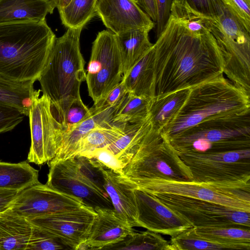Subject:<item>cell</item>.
Returning <instances> with one entry per match:
<instances>
[{
  "label": "cell",
  "mask_w": 250,
  "mask_h": 250,
  "mask_svg": "<svg viewBox=\"0 0 250 250\" xmlns=\"http://www.w3.org/2000/svg\"><path fill=\"white\" fill-rule=\"evenodd\" d=\"M153 48V99L190 89L223 73V54L212 33L193 34L171 16Z\"/></svg>",
  "instance_id": "1"
},
{
  "label": "cell",
  "mask_w": 250,
  "mask_h": 250,
  "mask_svg": "<svg viewBox=\"0 0 250 250\" xmlns=\"http://www.w3.org/2000/svg\"><path fill=\"white\" fill-rule=\"evenodd\" d=\"M56 38L46 20L0 23V75L35 82L46 65Z\"/></svg>",
  "instance_id": "2"
},
{
  "label": "cell",
  "mask_w": 250,
  "mask_h": 250,
  "mask_svg": "<svg viewBox=\"0 0 250 250\" xmlns=\"http://www.w3.org/2000/svg\"><path fill=\"white\" fill-rule=\"evenodd\" d=\"M82 30L68 28L62 36L56 38L37 80L42 94L50 101L53 114L59 125L72 103L81 99L80 86L85 81V62L80 45Z\"/></svg>",
  "instance_id": "3"
},
{
  "label": "cell",
  "mask_w": 250,
  "mask_h": 250,
  "mask_svg": "<svg viewBox=\"0 0 250 250\" xmlns=\"http://www.w3.org/2000/svg\"><path fill=\"white\" fill-rule=\"evenodd\" d=\"M250 111V95L222 74L189 89L172 122L161 131L167 139L214 116Z\"/></svg>",
  "instance_id": "4"
},
{
  "label": "cell",
  "mask_w": 250,
  "mask_h": 250,
  "mask_svg": "<svg viewBox=\"0 0 250 250\" xmlns=\"http://www.w3.org/2000/svg\"><path fill=\"white\" fill-rule=\"evenodd\" d=\"M167 139L179 155L250 148V111L209 118Z\"/></svg>",
  "instance_id": "5"
},
{
  "label": "cell",
  "mask_w": 250,
  "mask_h": 250,
  "mask_svg": "<svg viewBox=\"0 0 250 250\" xmlns=\"http://www.w3.org/2000/svg\"><path fill=\"white\" fill-rule=\"evenodd\" d=\"M219 9L216 18H208V28L222 51L223 74L250 95V32L223 0H219Z\"/></svg>",
  "instance_id": "6"
},
{
  "label": "cell",
  "mask_w": 250,
  "mask_h": 250,
  "mask_svg": "<svg viewBox=\"0 0 250 250\" xmlns=\"http://www.w3.org/2000/svg\"><path fill=\"white\" fill-rule=\"evenodd\" d=\"M121 176L132 188L150 194H176L250 212V183L198 182Z\"/></svg>",
  "instance_id": "7"
},
{
  "label": "cell",
  "mask_w": 250,
  "mask_h": 250,
  "mask_svg": "<svg viewBox=\"0 0 250 250\" xmlns=\"http://www.w3.org/2000/svg\"><path fill=\"white\" fill-rule=\"evenodd\" d=\"M127 177L192 181L193 177L168 140L152 127L123 169Z\"/></svg>",
  "instance_id": "8"
},
{
  "label": "cell",
  "mask_w": 250,
  "mask_h": 250,
  "mask_svg": "<svg viewBox=\"0 0 250 250\" xmlns=\"http://www.w3.org/2000/svg\"><path fill=\"white\" fill-rule=\"evenodd\" d=\"M193 181L221 183H250V148L216 153L179 154Z\"/></svg>",
  "instance_id": "9"
},
{
  "label": "cell",
  "mask_w": 250,
  "mask_h": 250,
  "mask_svg": "<svg viewBox=\"0 0 250 250\" xmlns=\"http://www.w3.org/2000/svg\"><path fill=\"white\" fill-rule=\"evenodd\" d=\"M122 59L116 34L98 32L92 43L85 81L94 104L104 98L122 81Z\"/></svg>",
  "instance_id": "10"
},
{
  "label": "cell",
  "mask_w": 250,
  "mask_h": 250,
  "mask_svg": "<svg viewBox=\"0 0 250 250\" xmlns=\"http://www.w3.org/2000/svg\"><path fill=\"white\" fill-rule=\"evenodd\" d=\"M150 194L186 218L193 227H235L250 229V212L176 194L159 193Z\"/></svg>",
  "instance_id": "11"
},
{
  "label": "cell",
  "mask_w": 250,
  "mask_h": 250,
  "mask_svg": "<svg viewBox=\"0 0 250 250\" xmlns=\"http://www.w3.org/2000/svg\"><path fill=\"white\" fill-rule=\"evenodd\" d=\"M38 90L29 111L28 117L31 146L28 162L42 165L52 160L56 155L61 142L59 122L52 113L51 102Z\"/></svg>",
  "instance_id": "12"
},
{
  "label": "cell",
  "mask_w": 250,
  "mask_h": 250,
  "mask_svg": "<svg viewBox=\"0 0 250 250\" xmlns=\"http://www.w3.org/2000/svg\"><path fill=\"white\" fill-rule=\"evenodd\" d=\"M87 207L80 199L40 182L20 191L5 212L29 220Z\"/></svg>",
  "instance_id": "13"
},
{
  "label": "cell",
  "mask_w": 250,
  "mask_h": 250,
  "mask_svg": "<svg viewBox=\"0 0 250 250\" xmlns=\"http://www.w3.org/2000/svg\"><path fill=\"white\" fill-rule=\"evenodd\" d=\"M48 165L47 186L80 199L94 210L97 208L114 209L109 197L97 190L82 174L74 158Z\"/></svg>",
  "instance_id": "14"
},
{
  "label": "cell",
  "mask_w": 250,
  "mask_h": 250,
  "mask_svg": "<svg viewBox=\"0 0 250 250\" xmlns=\"http://www.w3.org/2000/svg\"><path fill=\"white\" fill-rule=\"evenodd\" d=\"M96 214L92 208L87 207L27 220L58 238L69 249L78 250L86 241Z\"/></svg>",
  "instance_id": "15"
},
{
  "label": "cell",
  "mask_w": 250,
  "mask_h": 250,
  "mask_svg": "<svg viewBox=\"0 0 250 250\" xmlns=\"http://www.w3.org/2000/svg\"><path fill=\"white\" fill-rule=\"evenodd\" d=\"M137 220L140 227L159 234L175 236L193 227L191 223L152 195L133 188Z\"/></svg>",
  "instance_id": "16"
},
{
  "label": "cell",
  "mask_w": 250,
  "mask_h": 250,
  "mask_svg": "<svg viewBox=\"0 0 250 250\" xmlns=\"http://www.w3.org/2000/svg\"><path fill=\"white\" fill-rule=\"evenodd\" d=\"M95 11L107 30L116 35L140 28L151 30L155 26L137 0H98Z\"/></svg>",
  "instance_id": "17"
},
{
  "label": "cell",
  "mask_w": 250,
  "mask_h": 250,
  "mask_svg": "<svg viewBox=\"0 0 250 250\" xmlns=\"http://www.w3.org/2000/svg\"><path fill=\"white\" fill-rule=\"evenodd\" d=\"M96 216L88 237L79 250H107L119 243L135 230L123 221L114 209L96 208Z\"/></svg>",
  "instance_id": "18"
},
{
  "label": "cell",
  "mask_w": 250,
  "mask_h": 250,
  "mask_svg": "<svg viewBox=\"0 0 250 250\" xmlns=\"http://www.w3.org/2000/svg\"><path fill=\"white\" fill-rule=\"evenodd\" d=\"M104 188L118 216L130 227H140L133 188L112 170L103 168Z\"/></svg>",
  "instance_id": "19"
},
{
  "label": "cell",
  "mask_w": 250,
  "mask_h": 250,
  "mask_svg": "<svg viewBox=\"0 0 250 250\" xmlns=\"http://www.w3.org/2000/svg\"><path fill=\"white\" fill-rule=\"evenodd\" d=\"M90 115L79 124L61 131V142L55 157L48 165L74 158L77 155L82 139L92 129L112 122L94 113L93 108Z\"/></svg>",
  "instance_id": "20"
},
{
  "label": "cell",
  "mask_w": 250,
  "mask_h": 250,
  "mask_svg": "<svg viewBox=\"0 0 250 250\" xmlns=\"http://www.w3.org/2000/svg\"><path fill=\"white\" fill-rule=\"evenodd\" d=\"M54 9L50 0H0V23L45 20Z\"/></svg>",
  "instance_id": "21"
},
{
  "label": "cell",
  "mask_w": 250,
  "mask_h": 250,
  "mask_svg": "<svg viewBox=\"0 0 250 250\" xmlns=\"http://www.w3.org/2000/svg\"><path fill=\"white\" fill-rule=\"evenodd\" d=\"M150 30L140 28L116 35L120 52L123 76L153 46L149 39Z\"/></svg>",
  "instance_id": "22"
},
{
  "label": "cell",
  "mask_w": 250,
  "mask_h": 250,
  "mask_svg": "<svg viewBox=\"0 0 250 250\" xmlns=\"http://www.w3.org/2000/svg\"><path fill=\"white\" fill-rule=\"evenodd\" d=\"M153 46L123 76L127 92L139 96L152 98L154 79Z\"/></svg>",
  "instance_id": "23"
},
{
  "label": "cell",
  "mask_w": 250,
  "mask_h": 250,
  "mask_svg": "<svg viewBox=\"0 0 250 250\" xmlns=\"http://www.w3.org/2000/svg\"><path fill=\"white\" fill-rule=\"evenodd\" d=\"M32 225L27 219L4 212L0 217V250H26Z\"/></svg>",
  "instance_id": "24"
},
{
  "label": "cell",
  "mask_w": 250,
  "mask_h": 250,
  "mask_svg": "<svg viewBox=\"0 0 250 250\" xmlns=\"http://www.w3.org/2000/svg\"><path fill=\"white\" fill-rule=\"evenodd\" d=\"M189 89L172 92L158 99H152L149 120L152 128L161 132L175 118L185 102Z\"/></svg>",
  "instance_id": "25"
},
{
  "label": "cell",
  "mask_w": 250,
  "mask_h": 250,
  "mask_svg": "<svg viewBox=\"0 0 250 250\" xmlns=\"http://www.w3.org/2000/svg\"><path fill=\"white\" fill-rule=\"evenodd\" d=\"M151 128L149 118L143 122L126 124L123 134L105 148L116 156L124 168L130 161L141 141Z\"/></svg>",
  "instance_id": "26"
},
{
  "label": "cell",
  "mask_w": 250,
  "mask_h": 250,
  "mask_svg": "<svg viewBox=\"0 0 250 250\" xmlns=\"http://www.w3.org/2000/svg\"><path fill=\"white\" fill-rule=\"evenodd\" d=\"M39 183V171L27 161L10 163L0 161V189L21 191Z\"/></svg>",
  "instance_id": "27"
},
{
  "label": "cell",
  "mask_w": 250,
  "mask_h": 250,
  "mask_svg": "<svg viewBox=\"0 0 250 250\" xmlns=\"http://www.w3.org/2000/svg\"><path fill=\"white\" fill-rule=\"evenodd\" d=\"M34 82L15 81L0 75V102L16 106L28 116L38 92L34 88Z\"/></svg>",
  "instance_id": "28"
},
{
  "label": "cell",
  "mask_w": 250,
  "mask_h": 250,
  "mask_svg": "<svg viewBox=\"0 0 250 250\" xmlns=\"http://www.w3.org/2000/svg\"><path fill=\"white\" fill-rule=\"evenodd\" d=\"M193 230L198 236L226 245L230 250H250V229L235 227H193Z\"/></svg>",
  "instance_id": "29"
},
{
  "label": "cell",
  "mask_w": 250,
  "mask_h": 250,
  "mask_svg": "<svg viewBox=\"0 0 250 250\" xmlns=\"http://www.w3.org/2000/svg\"><path fill=\"white\" fill-rule=\"evenodd\" d=\"M126 124L111 123L92 129L82 139L77 155L92 158L96 150L106 147L116 141L123 134Z\"/></svg>",
  "instance_id": "30"
},
{
  "label": "cell",
  "mask_w": 250,
  "mask_h": 250,
  "mask_svg": "<svg viewBox=\"0 0 250 250\" xmlns=\"http://www.w3.org/2000/svg\"><path fill=\"white\" fill-rule=\"evenodd\" d=\"M152 98L139 96L127 92L120 104L112 114L114 124H134L149 118Z\"/></svg>",
  "instance_id": "31"
},
{
  "label": "cell",
  "mask_w": 250,
  "mask_h": 250,
  "mask_svg": "<svg viewBox=\"0 0 250 250\" xmlns=\"http://www.w3.org/2000/svg\"><path fill=\"white\" fill-rule=\"evenodd\" d=\"M98 0H71L58 9L62 24L67 28H83L96 14Z\"/></svg>",
  "instance_id": "32"
},
{
  "label": "cell",
  "mask_w": 250,
  "mask_h": 250,
  "mask_svg": "<svg viewBox=\"0 0 250 250\" xmlns=\"http://www.w3.org/2000/svg\"><path fill=\"white\" fill-rule=\"evenodd\" d=\"M107 249L173 250L169 241L159 233L147 230H135L122 242L110 246Z\"/></svg>",
  "instance_id": "33"
},
{
  "label": "cell",
  "mask_w": 250,
  "mask_h": 250,
  "mask_svg": "<svg viewBox=\"0 0 250 250\" xmlns=\"http://www.w3.org/2000/svg\"><path fill=\"white\" fill-rule=\"evenodd\" d=\"M170 13L171 17L193 34L201 35L209 31L206 25V17L192 10L184 2L173 0Z\"/></svg>",
  "instance_id": "34"
},
{
  "label": "cell",
  "mask_w": 250,
  "mask_h": 250,
  "mask_svg": "<svg viewBox=\"0 0 250 250\" xmlns=\"http://www.w3.org/2000/svg\"><path fill=\"white\" fill-rule=\"evenodd\" d=\"M173 250H222L229 249L225 245L210 241L196 235L193 227L171 237L169 240Z\"/></svg>",
  "instance_id": "35"
},
{
  "label": "cell",
  "mask_w": 250,
  "mask_h": 250,
  "mask_svg": "<svg viewBox=\"0 0 250 250\" xmlns=\"http://www.w3.org/2000/svg\"><path fill=\"white\" fill-rule=\"evenodd\" d=\"M74 158L83 177L100 192L108 195L104 188V166L95 159L82 155H78Z\"/></svg>",
  "instance_id": "36"
},
{
  "label": "cell",
  "mask_w": 250,
  "mask_h": 250,
  "mask_svg": "<svg viewBox=\"0 0 250 250\" xmlns=\"http://www.w3.org/2000/svg\"><path fill=\"white\" fill-rule=\"evenodd\" d=\"M69 249L60 240L47 230L32 225L26 250Z\"/></svg>",
  "instance_id": "37"
},
{
  "label": "cell",
  "mask_w": 250,
  "mask_h": 250,
  "mask_svg": "<svg viewBox=\"0 0 250 250\" xmlns=\"http://www.w3.org/2000/svg\"><path fill=\"white\" fill-rule=\"evenodd\" d=\"M127 93L125 83L122 80L104 98L94 104L92 108L94 113L111 119L113 112L122 103Z\"/></svg>",
  "instance_id": "38"
},
{
  "label": "cell",
  "mask_w": 250,
  "mask_h": 250,
  "mask_svg": "<svg viewBox=\"0 0 250 250\" xmlns=\"http://www.w3.org/2000/svg\"><path fill=\"white\" fill-rule=\"evenodd\" d=\"M92 111V107L88 108L82 99L74 100L67 109L60 125L61 131L81 123L90 115Z\"/></svg>",
  "instance_id": "39"
},
{
  "label": "cell",
  "mask_w": 250,
  "mask_h": 250,
  "mask_svg": "<svg viewBox=\"0 0 250 250\" xmlns=\"http://www.w3.org/2000/svg\"><path fill=\"white\" fill-rule=\"evenodd\" d=\"M25 116L20 108L0 102V134L13 130Z\"/></svg>",
  "instance_id": "40"
},
{
  "label": "cell",
  "mask_w": 250,
  "mask_h": 250,
  "mask_svg": "<svg viewBox=\"0 0 250 250\" xmlns=\"http://www.w3.org/2000/svg\"><path fill=\"white\" fill-rule=\"evenodd\" d=\"M184 2L197 13L208 18H216L219 13L218 0H173Z\"/></svg>",
  "instance_id": "41"
},
{
  "label": "cell",
  "mask_w": 250,
  "mask_h": 250,
  "mask_svg": "<svg viewBox=\"0 0 250 250\" xmlns=\"http://www.w3.org/2000/svg\"><path fill=\"white\" fill-rule=\"evenodd\" d=\"M173 0H155L157 14L155 22L156 39L162 33L169 21Z\"/></svg>",
  "instance_id": "42"
},
{
  "label": "cell",
  "mask_w": 250,
  "mask_h": 250,
  "mask_svg": "<svg viewBox=\"0 0 250 250\" xmlns=\"http://www.w3.org/2000/svg\"><path fill=\"white\" fill-rule=\"evenodd\" d=\"M232 12L250 32V0H223Z\"/></svg>",
  "instance_id": "43"
},
{
  "label": "cell",
  "mask_w": 250,
  "mask_h": 250,
  "mask_svg": "<svg viewBox=\"0 0 250 250\" xmlns=\"http://www.w3.org/2000/svg\"><path fill=\"white\" fill-rule=\"evenodd\" d=\"M92 158L96 159L105 167L112 170L116 173L121 176L124 175V167L116 156L106 148L96 150Z\"/></svg>",
  "instance_id": "44"
},
{
  "label": "cell",
  "mask_w": 250,
  "mask_h": 250,
  "mask_svg": "<svg viewBox=\"0 0 250 250\" xmlns=\"http://www.w3.org/2000/svg\"><path fill=\"white\" fill-rule=\"evenodd\" d=\"M19 192L17 190L0 189V213L8 210Z\"/></svg>",
  "instance_id": "45"
},
{
  "label": "cell",
  "mask_w": 250,
  "mask_h": 250,
  "mask_svg": "<svg viewBox=\"0 0 250 250\" xmlns=\"http://www.w3.org/2000/svg\"><path fill=\"white\" fill-rule=\"evenodd\" d=\"M137 0L141 8L155 23L157 19V14L155 0Z\"/></svg>",
  "instance_id": "46"
},
{
  "label": "cell",
  "mask_w": 250,
  "mask_h": 250,
  "mask_svg": "<svg viewBox=\"0 0 250 250\" xmlns=\"http://www.w3.org/2000/svg\"><path fill=\"white\" fill-rule=\"evenodd\" d=\"M71 0H50V1L53 8L54 9L57 8L58 10L66 6Z\"/></svg>",
  "instance_id": "47"
},
{
  "label": "cell",
  "mask_w": 250,
  "mask_h": 250,
  "mask_svg": "<svg viewBox=\"0 0 250 250\" xmlns=\"http://www.w3.org/2000/svg\"><path fill=\"white\" fill-rule=\"evenodd\" d=\"M1 213H0V216H1Z\"/></svg>",
  "instance_id": "48"
}]
</instances>
